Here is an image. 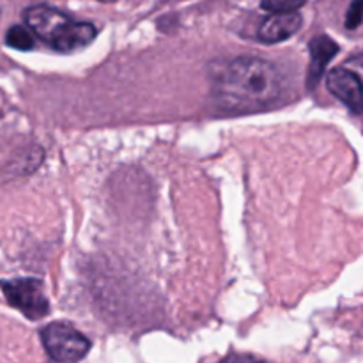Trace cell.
Returning a JSON list of instances; mask_svg holds the SVG:
<instances>
[{"mask_svg": "<svg viewBox=\"0 0 363 363\" xmlns=\"http://www.w3.org/2000/svg\"><path fill=\"white\" fill-rule=\"evenodd\" d=\"M6 45L14 50H20V52H28L35 46L34 32L23 25H13L6 32Z\"/></svg>", "mask_w": 363, "mask_h": 363, "instance_id": "ba28073f", "label": "cell"}, {"mask_svg": "<svg viewBox=\"0 0 363 363\" xmlns=\"http://www.w3.org/2000/svg\"><path fill=\"white\" fill-rule=\"evenodd\" d=\"M326 87L353 113H363V82L354 71L337 67L326 77Z\"/></svg>", "mask_w": 363, "mask_h": 363, "instance_id": "5b68a950", "label": "cell"}, {"mask_svg": "<svg viewBox=\"0 0 363 363\" xmlns=\"http://www.w3.org/2000/svg\"><path fill=\"white\" fill-rule=\"evenodd\" d=\"M301 25H303V18L300 13L269 14L259 27L257 38L259 41L275 45V43H282L293 38L300 30Z\"/></svg>", "mask_w": 363, "mask_h": 363, "instance_id": "8992f818", "label": "cell"}, {"mask_svg": "<svg viewBox=\"0 0 363 363\" xmlns=\"http://www.w3.org/2000/svg\"><path fill=\"white\" fill-rule=\"evenodd\" d=\"M41 342L55 363H78L91 351V340L69 323H50L41 330Z\"/></svg>", "mask_w": 363, "mask_h": 363, "instance_id": "3957f363", "label": "cell"}, {"mask_svg": "<svg viewBox=\"0 0 363 363\" xmlns=\"http://www.w3.org/2000/svg\"><path fill=\"white\" fill-rule=\"evenodd\" d=\"M216 98L223 108L252 112L272 105L282 94V77L273 62L238 57L216 77Z\"/></svg>", "mask_w": 363, "mask_h": 363, "instance_id": "6da1fadb", "label": "cell"}, {"mask_svg": "<svg viewBox=\"0 0 363 363\" xmlns=\"http://www.w3.org/2000/svg\"><path fill=\"white\" fill-rule=\"evenodd\" d=\"M220 363H272L264 358H259L255 354H248V353H233L229 357L223 358Z\"/></svg>", "mask_w": 363, "mask_h": 363, "instance_id": "8fae6325", "label": "cell"}, {"mask_svg": "<svg viewBox=\"0 0 363 363\" xmlns=\"http://www.w3.org/2000/svg\"><path fill=\"white\" fill-rule=\"evenodd\" d=\"M363 20V0H354L351 4L350 11L346 16V27L347 28H357Z\"/></svg>", "mask_w": 363, "mask_h": 363, "instance_id": "30bf717a", "label": "cell"}, {"mask_svg": "<svg viewBox=\"0 0 363 363\" xmlns=\"http://www.w3.org/2000/svg\"><path fill=\"white\" fill-rule=\"evenodd\" d=\"M4 296L11 307L18 308L25 318L39 321L48 315L50 303L43 291L41 280L35 279H16L0 282Z\"/></svg>", "mask_w": 363, "mask_h": 363, "instance_id": "277c9868", "label": "cell"}, {"mask_svg": "<svg viewBox=\"0 0 363 363\" xmlns=\"http://www.w3.org/2000/svg\"><path fill=\"white\" fill-rule=\"evenodd\" d=\"M305 2L307 0H261V7L272 14H289L298 13Z\"/></svg>", "mask_w": 363, "mask_h": 363, "instance_id": "9c48e42d", "label": "cell"}, {"mask_svg": "<svg viewBox=\"0 0 363 363\" xmlns=\"http://www.w3.org/2000/svg\"><path fill=\"white\" fill-rule=\"evenodd\" d=\"M339 45L328 35H315L308 43V52H311V66H308L307 89H315L325 74L326 66L332 62L333 57L339 53Z\"/></svg>", "mask_w": 363, "mask_h": 363, "instance_id": "52a82bcc", "label": "cell"}, {"mask_svg": "<svg viewBox=\"0 0 363 363\" xmlns=\"http://www.w3.org/2000/svg\"><path fill=\"white\" fill-rule=\"evenodd\" d=\"M99 2H105V4H110V2H116V0H99Z\"/></svg>", "mask_w": 363, "mask_h": 363, "instance_id": "7c38bea8", "label": "cell"}, {"mask_svg": "<svg viewBox=\"0 0 363 363\" xmlns=\"http://www.w3.org/2000/svg\"><path fill=\"white\" fill-rule=\"evenodd\" d=\"M27 27L41 41L59 53H71L94 41L96 27L89 21H74L67 14L48 6H32L25 9Z\"/></svg>", "mask_w": 363, "mask_h": 363, "instance_id": "7a4b0ae2", "label": "cell"}]
</instances>
